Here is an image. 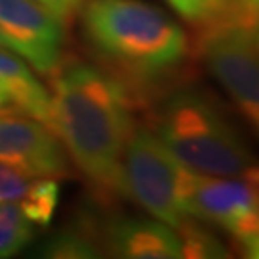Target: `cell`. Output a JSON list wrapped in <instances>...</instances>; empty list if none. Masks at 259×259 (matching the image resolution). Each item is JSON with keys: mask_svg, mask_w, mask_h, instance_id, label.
<instances>
[{"mask_svg": "<svg viewBox=\"0 0 259 259\" xmlns=\"http://www.w3.org/2000/svg\"><path fill=\"white\" fill-rule=\"evenodd\" d=\"M10 106V102H8V98L4 96V93L0 91V110H4V108H8Z\"/></svg>", "mask_w": 259, "mask_h": 259, "instance_id": "cell-18", "label": "cell"}, {"mask_svg": "<svg viewBox=\"0 0 259 259\" xmlns=\"http://www.w3.org/2000/svg\"><path fill=\"white\" fill-rule=\"evenodd\" d=\"M125 196L157 219L181 231L190 217L181 204V177L185 165L144 125H133L123 152Z\"/></svg>", "mask_w": 259, "mask_h": 259, "instance_id": "cell-4", "label": "cell"}, {"mask_svg": "<svg viewBox=\"0 0 259 259\" xmlns=\"http://www.w3.org/2000/svg\"><path fill=\"white\" fill-rule=\"evenodd\" d=\"M0 91L19 113L35 117L52 129V98L45 84L21 58L0 47Z\"/></svg>", "mask_w": 259, "mask_h": 259, "instance_id": "cell-10", "label": "cell"}, {"mask_svg": "<svg viewBox=\"0 0 259 259\" xmlns=\"http://www.w3.org/2000/svg\"><path fill=\"white\" fill-rule=\"evenodd\" d=\"M33 238V223L18 202H0V259L18 255Z\"/></svg>", "mask_w": 259, "mask_h": 259, "instance_id": "cell-12", "label": "cell"}, {"mask_svg": "<svg viewBox=\"0 0 259 259\" xmlns=\"http://www.w3.org/2000/svg\"><path fill=\"white\" fill-rule=\"evenodd\" d=\"M52 77V131L104 200L125 196L123 152L135 125L123 84L83 62Z\"/></svg>", "mask_w": 259, "mask_h": 259, "instance_id": "cell-1", "label": "cell"}, {"mask_svg": "<svg viewBox=\"0 0 259 259\" xmlns=\"http://www.w3.org/2000/svg\"><path fill=\"white\" fill-rule=\"evenodd\" d=\"M240 246H242V250H244V253H246L248 257L259 259V234L257 236H253V238H250V240L242 242Z\"/></svg>", "mask_w": 259, "mask_h": 259, "instance_id": "cell-17", "label": "cell"}, {"mask_svg": "<svg viewBox=\"0 0 259 259\" xmlns=\"http://www.w3.org/2000/svg\"><path fill=\"white\" fill-rule=\"evenodd\" d=\"M62 140L35 117L0 110V161L33 177H62L69 171Z\"/></svg>", "mask_w": 259, "mask_h": 259, "instance_id": "cell-8", "label": "cell"}, {"mask_svg": "<svg viewBox=\"0 0 259 259\" xmlns=\"http://www.w3.org/2000/svg\"><path fill=\"white\" fill-rule=\"evenodd\" d=\"M181 18L204 31L219 27H240L253 33L259 25L255 0H167Z\"/></svg>", "mask_w": 259, "mask_h": 259, "instance_id": "cell-11", "label": "cell"}, {"mask_svg": "<svg viewBox=\"0 0 259 259\" xmlns=\"http://www.w3.org/2000/svg\"><path fill=\"white\" fill-rule=\"evenodd\" d=\"M202 52L213 77L259 137V54L253 33L240 27L204 31Z\"/></svg>", "mask_w": 259, "mask_h": 259, "instance_id": "cell-6", "label": "cell"}, {"mask_svg": "<svg viewBox=\"0 0 259 259\" xmlns=\"http://www.w3.org/2000/svg\"><path fill=\"white\" fill-rule=\"evenodd\" d=\"M253 45H255V50L259 54V35H255V33H253Z\"/></svg>", "mask_w": 259, "mask_h": 259, "instance_id": "cell-20", "label": "cell"}, {"mask_svg": "<svg viewBox=\"0 0 259 259\" xmlns=\"http://www.w3.org/2000/svg\"><path fill=\"white\" fill-rule=\"evenodd\" d=\"M0 33L38 73L52 75L62 65V21L35 0H0Z\"/></svg>", "mask_w": 259, "mask_h": 259, "instance_id": "cell-7", "label": "cell"}, {"mask_svg": "<svg viewBox=\"0 0 259 259\" xmlns=\"http://www.w3.org/2000/svg\"><path fill=\"white\" fill-rule=\"evenodd\" d=\"M156 133L192 173L238 179L259 190V159L204 98L175 94L161 110Z\"/></svg>", "mask_w": 259, "mask_h": 259, "instance_id": "cell-3", "label": "cell"}, {"mask_svg": "<svg viewBox=\"0 0 259 259\" xmlns=\"http://www.w3.org/2000/svg\"><path fill=\"white\" fill-rule=\"evenodd\" d=\"M45 257H62V259H83V257H98V246L91 236H84L83 232H60L48 242L42 250Z\"/></svg>", "mask_w": 259, "mask_h": 259, "instance_id": "cell-14", "label": "cell"}, {"mask_svg": "<svg viewBox=\"0 0 259 259\" xmlns=\"http://www.w3.org/2000/svg\"><path fill=\"white\" fill-rule=\"evenodd\" d=\"M35 179L19 167L0 161V202H19Z\"/></svg>", "mask_w": 259, "mask_h": 259, "instance_id": "cell-15", "label": "cell"}, {"mask_svg": "<svg viewBox=\"0 0 259 259\" xmlns=\"http://www.w3.org/2000/svg\"><path fill=\"white\" fill-rule=\"evenodd\" d=\"M83 29L111 65L135 77H159L190 52L185 29L142 0H89Z\"/></svg>", "mask_w": 259, "mask_h": 259, "instance_id": "cell-2", "label": "cell"}, {"mask_svg": "<svg viewBox=\"0 0 259 259\" xmlns=\"http://www.w3.org/2000/svg\"><path fill=\"white\" fill-rule=\"evenodd\" d=\"M0 47H2V48H8V50H10V47H8V40H6V38H4V35H2V33H0Z\"/></svg>", "mask_w": 259, "mask_h": 259, "instance_id": "cell-19", "label": "cell"}, {"mask_svg": "<svg viewBox=\"0 0 259 259\" xmlns=\"http://www.w3.org/2000/svg\"><path fill=\"white\" fill-rule=\"evenodd\" d=\"M35 2L48 10L60 21H67L83 4V0H35Z\"/></svg>", "mask_w": 259, "mask_h": 259, "instance_id": "cell-16", "label": "cell"}, {"mask_svg": "<svg viewBox=\"0 0 259 259\" xmlns=\"http://www.w3.org/2000/svg\"><path fill=\"white\" fill-rule=\"evenodd\" d=\"M60 200V186L52 177H37L29 190L21 196L18 205L33 225L45 227L52 221Z\"/></svg>", "mask_w": 259, "mask_h": 259, "instance_id": "cell-13", "label": "cell"}, {"mask_svg": "<svg viewBox=\"0 0 259 259\" xmlns=\"http://www.w3.org/2000/svg\"><path fill=\"white\" fill-rule=\"evenodd\" d=\"M181 204L190 219L221 227L238 244L259 234V190L246 181L198 175L185 167Z\"/></svg>", "mask_w": 259, "mask_h": 259, "instance_id": "cell-5", "label": "cell"}, {"mask_svg": "<svg viewBox=\"0 0 259 259\" xmlns=\"http://www.w3.org/2000/svg\"><path fill=\"white\" fill-rule=\"evenodd\" d=\"M108 248L127 259H181L179 232L157 219H117L108 229Z\"/></svg>", "mask_w": 259, "mask_h": 259, "instance_id": "cell-9", "label": "cell"}]
</instances>
